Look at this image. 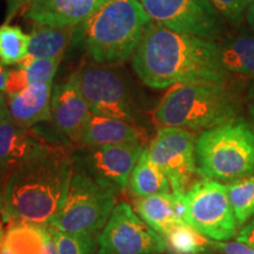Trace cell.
<instances>
[{"mask_svg":"<svg viewBox=\"0 0 254 254\" xmlns=\"http://www.w3.org/2000/svg\"><path fill=\"white\" fill-rule=\"evenodd\" d=\"M138 78L155 90L190 82H226L220 44L190 36L152 21L132 56Z\"/></svg>","mask_w":254,"mask_h":254,"instance_id":"6da1fadb","label":"cell"},{"mask_svg":"<svg viewBox=\"0 0 254 254\" xmlns=\"http://www.w3.org/2000/svg\"><path fill=\"white\" fill-rule=\"evenodd\" d=\"M73 172V150L57 144L19 166L0 190L2 220L50 225L65 204Z\"/></svg>","mask_w":254,"mask_h":254,"instance_id":"7a4b0ae2","label":"cell"},{"mask_svg":"<svg viewBox=\"0 0 254 254\" xmlns=\"http://www.w3.org/2000/svg\"><path fill=\"white\" fill-rule=\"evenodd\" d=\"M151 23L139 0H109L82 25L88 57L100 65L126 62Z\"/></svg>","mask_w":254,"mask_h":254,"instance_id":"3957f363","label":"cell"},{"mask_svg":"<svg viewBox=\"0 0 254 254\" xmlns=\"http://www.w3.org/2000/svg\"><path fill=\"white\" fill-rule=\"evenodd\" d=\"M238 100L226 82H190L173 86L153 111L159 126L205 131L237 118Z\"/></svg>","mask_w":254,"mask_h":254,"instance_id":"277c9868","label":"cell"},{"mask_svg":"<svg viewBox=\"0 0 254 254\" xmlns=\"http://www.w3.org/2000/svg\"><path fill=\"white\" fill-rule=\"evenodd\" d=\"M196 171L202 178L232 183L254 172V131L234 118L205 129L195 142Z\"/></svg>","mask_w":254,"mask_h":254,"instance_id":"5b68a950","label":"cell"},{"mask_svg":"<svg viewBox=\"0 0 254 254\" xmlns=\"http://www.w3.org/2000/svg\"><path fill=\"white\" fill-rule=\"evenodd\" d=\"M119 193L74 167L67 198L50 222L56 230L94 237L109 221Z\"/></svg>","mask_w":254,"mask_h":254,"instance_id":"8992f818","label":"cell"},{"mask_svg":"<svg viewBox=\"0 0 254 254\" xmlns=\"http://www.w3.org/2000/svg\"><path fill=\"white\" fill-rule=\"evenodd\" d=\"M184 221L202 236L228 241L238 236V224L226 186L211 179L193 183L184 194Z\"/></svg>","mask_w":254,"mask_h":254,"instance_id":"52a82bcc","label":"cell"},{"mask_svg":"<svg viewBox=\"0 0 254 254\" xmlns=\"http://www.w3.org/2000/svg\"><path fill=\"white\" fill-rule=\"evenodd\" d=\"M71 77L84 95L91 112L138 125V111L122 74L106 66H84Z\"/></svg>","mask_w":254,"mask_h":254,"instance_id":"ba28073f","label":"cell"},{"mask_svg":"<svg viewBox=\"0 0 254 254\" xmlns=\"http://www.w3.org/2000/svg\"><path fill=\"white\" fill-rule=\"evenodd\" d=\"M153 23L179 33L215 41L224 19L211 0H139Z\"/></svg>","mask_w":254,"mask_h":254,"instance_id":"9c48e42d","label":"cell"},{"mask_svg":"<svg viewBox=\"0 0 254 254\" xmlns=\"http://www.w3.org/2000/svg\"><path fill=\"white\" fill-rule=\"evenodd\" d=\"M99 254H160L166 251L164 237L148 226L131 205L119 201L101 230Z\"/></svg>","mask_w":254,"mask_h":254,"instance_id":"30bf717a","label":"cell"},{"mask_svg":"<svg viewBox=\"0 0 254 254\" xmlns=\"http://www.w3.org/2000/svg\"><path fill=\"white\" fill-rule=\"evenodd\" d=\"M194 134L182 127L160 126L148 145V157L167 177L173 193L184 194L198 173Z\"/></svg>","mask_w":254,"mask_h":254,"instance_id":"8fae6325","label":"cell"},{"mask_svg":"<svg viewBox=\"0 0 254 254\" xmlns=\"http://www.w3.org/2000/svg\"><path fill=\"white\" fill-rule=\"evenodd\" d=\"M144 150L140 142L79 146L73 151L74 167L122 193L128 186L133 168Z\"/></svg>","mask_w":254,"mask_h":254,"instance_id":"7c38bea8","label":"cell"},{"mask_svg":"<svg viewBox=\"0 0 254 254\" xmlns=\"http://www.w3.org/2000/svg\"><path fill=\"white\" fill-rule=\"evenodd\" d=\"M53 144L32 128L18 126L6 111L0 116V190L7 178Z\"/></svg>","mask_w":254,"mask_h":254,"instance_id":"4fadbf2b","label":"cell"},{"mask_svg":"<svg viewBox=\"0 0 254 254\" xmlns=\"http://www.w3.org/2000/svg\"><path fill=\"white\" fill-rule=\"evenodd\" d=\"M91 113L84 95L72 77L53 87L51 123L56 131L69 144L80 146Z\"/></svg>","mask_w":254,"mask_h":254,"instance_id":"5bb4252c","label":"cell"},{"mask_svg":"<svg viewBox=\"0 0 254 254\" xmlns=\"http://www.w3.org/2000/svg\"><path fill=\"white\" fill-rule=\"evenodd\" d=\"M109 0H33L21 12L36 25L77 28Z\"/></svg>","mask_w":254,"mask_h":254,"instance_id":"9a60e30c","label":"cell"},{"mask_svg":"<svg viewBox=\"0 0 254 254\" xmlns=\"http://www.w3.org/2000/svg\"><path fill=\"white\" fill-rule=\"evenodd\" d=\"M53 82L28 85L18 93L8 94L6 107L12 120L24 128H33L41 123H49Z\"/></svg>","mask_w":254,"mask_h":254,"instance_id":"2e32d148","label":"cell"},{"mask_svg":"<svg viewBox=\"0 0 254 254\" xmlns=\"http://www.w3.org/2000/svg\"><path fill=\"white\" fill-rule=\"evenodd\" d=\"M184 194L170 192L144 196L135 199L133 206L135 213L148 226L153 228L161 237H165L177 225L185 222Z\"/></svg>","mask_w":254,"mask_h":254,"instance_id":"e0dca14e","label":"cell"},{"mask_svg":"<svg viewBox=\"0 0 254 254\" xmlns=\"http://www.w3.org/2000/svg\"><path fill=\"white\" fill-rule=\"evenodd\" d=\"M144 144V136L138 125L125 120L91 113L80 146ZM79 147V146H78Z\"/></svg>","mask_w":254,"mask_h":254,"instance_id":"ac0fdd59","label":"cell"},{"mask_svg":"<svg viewBox=\"0 0 254 254\" xmlns=\"http://www.w3.org/2000/svg\"><path fill=\"white\" fill-rule=\"evenodd\" d=\"M77 28L52 27L34 24L33 30L28 33L30 44H28L26 58H63Z\"/></svg>","mask_w":254,"mask_h":254,"instance_id":"d6986e66","label":"cell"},{"mask_svg":"<svg viewBox=\"0 0 254 254\" xmlns=\"http://www.w3.org/2000/svg\"><path fill=\"white\" fill-rule=\"evenodd\" d=\"M47 226L28 221H8L1 249L7 254H41Z\"/></svg>","mask_w":254,"mask_h":254,"instance_id":"ffe728a7","label":"cell"},{"mask_svg":"<svg viewBox=\"0 0 254 254\" xmlns=\"http://www.w3.org/2000/svg\"><path fill=\"white\" fill-rule=\"evenodd\" d=\"M220 55L228 74L254 82V37L230 38L220 44Z\"/></svg>","mask_w":254,"mask_h":254,"instance_id":"44dd1931","label":"cell"},{"mask_svg":"<svg viewBox=\"0 0 254 254\" xmlns=\"http://www.w3.org/2000/svg\"><path fill=\"white\" fill-rule=\"evenodd\" d=\"M128 186L129 190L135 198L172 192L167 177L151 160L146 148L133 168Z\"/></svg>","mask_w":254,"mask_h":254,"instance_id":"7402d4cb","label":"cell"},{"mask_svg":"<svg viewBox=\"0 0 254 254\" xmlns=\"http://www.w3.org/2000/svg\"><path fill=\"white\" fill-rule=\"evenodd\" d=\"M62 59H32L25 57L17 65V69L9 71L6 94L18 93L28 85L37 82H53Z\"/></svg>","mask_w":254,"mask_h":254,"instance_id":"603a6c76","label":"cell"},{"mask_svg":"<svg viewBox=\"0 0 254 254\" xmlns=\"http://www.w3.org/2000/svg\"><path fill=\"white\" fill-rule=\"evenodd\" d=\"M238 226H244L254 218V172L226 185Z\"/></svg>","mask_w":254,"mask_h":254,"instance_id":"cb8c5ba5","label":"cell"},{"mask_svg":"<svg viewBox=\"0 0 254 254\" xmlns=\"http://www.w3.org/2000/svg\"><path fill=\"white\" fill-rule=\"evenodd\" d=\"M30 36L19 26H0V63L4 66L18 65L27 56Z\"/></svg>","mask_w":254,"mask_h":254,"instance_id":"d4e9b609","label":"cell"},{"mask_svg":"<svg viewBox=\"0 0 254 254\" xmlns=\"http://www.w3.org/2000/svg\"><path fill=\"white\" fill-rule=\"evenodd\" d=\"M164 239L166 241L167 249L174 254H196L204 252L207 246L211 245L207 237L202 236L186 222L177 225L164 237Z\"/></svg>","mask_w":254,"mask_h":254,"instance_id":"484cf974","label":"cell"},{"mask_svg":"<svg viewBox=\"0 0 254 254\" xmlns=\"http://www.w3.org/2000/svg\"><path fill=\"white\" fill-rule=\"evenodd\" d=\"M52 227V226H51ZM58 254H94V237L66 233L52 227Z\"/></svg>","mask_w":254,"mask_h":254,"instance_id":"4316f807","label":"cell"},{"mask_svg":"<svg viewBox=\"0 0 254 254\" xmlns=\"http://www.w3.org/2000/svg\"><path fill=\"white\" fill-rule=\"evenodd\" d=\"M253 0H211L212 5L217 9L222 19H226L231 24L238 25L243 21L247 9Z\"/></svg>","mask_w":254,"mask_h":254,"instance_id":"83f0119b","label":"cell"},{"mask_svg":"<svg viewBox=\"0 0 254 254\" xmlns=\"http://www.w3.org/2000/svg\"><path fill=\"white\" fill-rule=\"evenodd\" d=\"M224 254H254V247L241 241H217L211 243Z\"/></svg>","mask_w":254,"mask_h":254,"instance_id":"f1b7e54d","label":"cell"},{"mask_svg":"<svg viewBox=\"0 0 254 254\" xmlns=\"http://www.w3.org/2000/svg\"><path fill=\"white\" fill-rule=\"evenodd\" d=\"M33 0H7L5 13V24H9L15 15L21 13Z\"/></svg>","mask_w":254,"mask_h":254,"instance_id":"f546056e","label":"cell"},{"mask_svg":"<svg viewBox=\"0 0 254 254\" xmlns=\"http://www.w3.org/2000/svg\"><path fill=\"white\" fill-rule=\"evenodd\" d=\"M237 241H241V243H245L247 245L254 247V218L246 226L241 228L237 236Z\"/></svg>","mask_w":254,"mask_h":254,"instance_id":"4dcf8cb0","label":"cell"},{"mask_svg":"<svg viewBox=\"0 0 254 254\" xmlns=\"http://www.w3.org/2000/svg\"><path fill=\"white\" fill-rule=\"evenodd\" d=\"M41 254H58V250H57V245L55 238H53V233H52V227L47 226V237H46V241L45 245H44V250Z\"/></svg>","mask_w":254,"mask_h":254,"instance_id":"1f68e13d","label":"cell"},{"mask_svg":"<svg viewBox=\"0 0 254 254\" xmlns=\"http://www.w3.org/2000/svg\"><path fill=\"white\" fill-rule=\"evenodd\" d=\"M9 78V71L0 63V93H6Z\"/></svg>","mask_w":254,"mask_h":254,"instance_id":"d6a6232c","label":"cell"},{"mask_svg":"<svg viewBox=\"0 0 254 254\" xmlns=\"http://www.w3.org/2000/svg\"><path fill=\"white\" fill-rule=\"evenodd\" d=\"M246 19H247V23H249L251 28H252L254 32V0L252 1V4L250 5L249 9H247Z\"/></svg>","mask_w":254,"mask_h":254,"instance_id":"836d02e7","label":"cell"},{"mask_svg":"<svg viewBox=\"0 0 254 254\" xmlns=\"http://www.w3.org/2000/svg\"><path fill=\"white\" fill-rule=\"evenodd\" d=\"M4 236H5L4 220H2L1 213H0V251H1V247H2V241H4Z\"/></svg>","mask_w":254,"mask_h":254,"instance_id":"e575fe53","label":"cell"},{"mask_svg":"<svg viewBox=\"0 0 254 254\" xmlns=\"http://www.w3.org/2000/svg\"><path fill=\"white\" fill-rule=\"evenodd\" d=\"M6 111V98L4 93H0V116Z\"/></svg>","mask_w":254,"mask_h":254,"instance_id":"d590c367","label":"cell"},{"mask_svg":"<svg viewBox=\"0 0 254 254\" xmlns=\"http://www.w3.org/2000/svg\"><path fill=\"white\" fill-rule=\"evenodd\" d=\"M250 114H251V119H252L253 128H254V101L251 104V106H250Z\"/></svg>","mask_w":254,"mask_h":254,"instance_id":"8d00e7d4","label":"cell"},{"mask_svg":"<svg viewBox=\"0 0 254 254\" xmlns=\"http://www.w3.org/2000/svg\"><path fill=\"white\" fill-rule=\"evenodd\" d=\"M0 254H7V253H6V252H5V251L1 249V251H0Z\"/></svg>","mask_w":254,"mask_h":254,"instance_id":"74e56055","label":"cell"}]
</instances>
